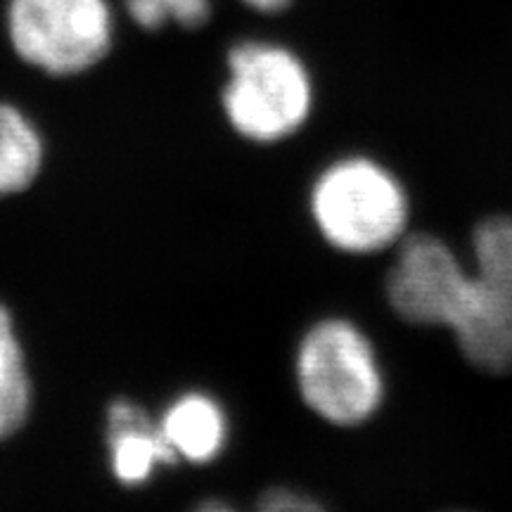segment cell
Masks as SVG:
<instances>
[{
    "instance_id": "obj_6",
    "label": "cell",
    "mask_w": 512,
    "mask_h": 512,
    "mask_svg": "<svg viewBox=\"0 0 512 512\" xmlns=\"http://www.w3.org/2000/svg\"><path fill=\"white\" fill-rule=\"evenodd\" d=\"M448 330L472 366L486 373L512 370V306L475 273Z\"/></svg>"
},
{
    "instance_id": "obj_13",
    "label": "cell",
    "mask_w": 512,
    "mask_h": 512,
    "mask_svg": "<svg viewBox=\"0 0 512 512\" xmlns=\"http://www.w3.org/2000/svg\"><path fill=\"white\" fill-rule=\"evenodd\" d=\"M256 512H328L311 496L299 494L290 489H275L261 498L256 505Z\"/></svg>"
},
{
    "instance_id": "obj_7",
    "label": "cell",
    "mask_w": 512,
    "mask_h": 512,
    "mask_svg": "<svg viewBox=\"0 0 512 512\" xmlns=\"http://www.w3.org/2000/svg\"><path fill=\"white\" fill-rule=\"evenodd\" d=\"M107 441H110L112 470L119 482L143 484L159 465L178 458L166 444L162 430L150 422L143 408L128 401H114L107 415Z\"/></svg>"
},
{
    "instance_id": "obj_9",
    "label": "cell",
    "mask_w": 512,
    "mask_h": 512,
    "mask_svg": "<svg viewBox=\"0 0 512 512\" xmlns=\"http://www.w3.org/2000/svg\"><path fill=\"white\" fill-rule=\"evenodd\" d=\"M43 159V143L34 124L17 107L0 105V197L34 181Z\"/></svg>"
},
{
    "instance_id": "obj_14",
    "label": "cell",
    "mask_w": 512,
    "mask_h": 512,
    "mask_svg": "<svg viewBox=\"0 0 512 512\" xmlns=\"http://www.w3.org/2000/svg\"><path fill=\"white\" fill-rule=\"evenodd\" d=\"M240 5H245L247 10L256 12V15H264V17H280L285 12H290L297 0H238Z\"/></svg>"
},
{
    "instance_id": "obj_5",
    "label": "cell",
    "mask_w": 512,
    "mask_h": 512,
    "mask_svg": "<svg viewBox=\"0 0 512 512\" xmlns=\"http://www.w3.org/2000/svg\"><path fill=\"white\" fill-rule=\"evenodd\" d=\"M470 283L472 273L446 242L415 235L403 242L389 271L387 299L406 323L448 330Z\"/></svg>"
},
{
    "instance_id": "obj_3",
    "label": "cell",
    "mask_w": 512,
    "mask_h": 512,
    "mask_svg": "<svg viewBox=\"0 0 512 512\" xmlns=\"http://www.w3.org/2000/svg\"><path fill=\"white\" fill-rule=\"evenodd\" d=\"M311 214L339 252L373 254L401 238L408 223L403 185L366 157L339 159L313 183Z\"/></svg>"
},
{
    "instance_id": "obj_4",
    "label": "cell",
    "mask_w": 512,
    "mask_h": 512,
    "mask_svg": "<svg viewBox=\"0 0 512 512\" xmlns=\"http://www.w3.org/2000/svg\"><path fill=\"white\" fill-rule=\"evenodd\" d=\"M5 27L24 62L72 76L110 53L114 12L107 0H8Z\"/></svg>"
},
{
    "instance_id": "obj_2",
    "label": "cell",
    "mask_w": 512,
    "mask_h": 512,
    "mask_svg": "<svg viewBox=\"0 0 512 512\" xmlns=\"http://www.w3.org/2000/svg\"><path fill=\"white\" fill-rule=\"evenodd\" d=\"M297 384L318 418L354 427L373 418L384 399V375L366 332L351 320H320L297 349Z\"/></svg>"
},
{
    "instance_id": "obj_15",
    "label": "cell",
    "mask_w": 512,
    "mask_h": 512,
    "mask_svg": "<svg viewBox=\"0 0 512 512\" xmlns=\"http://www.w3.org/2000/svg\"><path fill=\"white\" fill-rule=\"evenodd\" d=\"M195 512H238V510H233L230 505L221 503V501H207V503H202Z\"/></svg>"
},
{
    "instance_id": "obj_11",
    "label": "cell",
    "mask_w": 512,
    "mask_h": 512,
    "mask_svg": "<svg viewBox=\"0 0 512 512\" xmlns=\"http://www.w3.org/2000/svg\"><path fill=\"white\" fill-rule=\"evenodd\" d=\"M475 275L512 306V216H494L475 230Z\"/></svg>"
},
{
    "instance_id": "obj_10",
    "label": "cell",
    "mask_w": 512,
    "mask_h": 512,
    "mask_svg": "<svg viewBox=\"0 0 512 512\" xmlns=\"http://www.w3.org/2000/svg\"><path fill=\"white\" fill-rule=\"evenodd\" d=\"M31 384L24 354L8 309L0 304V439L10 437L27 420Z\"/></svg>"
},
{
    "instance_id": "obj_1",
    "label": "cell",
    "mask_w": 512,
    "mask_h": 512,
    "mask_svg": "<svg viewBox=\"0 0 512 512\" xmlns=\"http://www.w3.org/2000/svg\"><path fill=\"white\" fill-rule=\"evenodd\" d=\"M223 110L230 126L254 143L283 140L309 119L313 79L292 48L247 38L228 50Z\"/></svg>"
},
{
    "instance_id": "obj_8",
    "label": "cell",
    "mask_w": 512,
    "mask_h": 512,
    "mask_svg": "<svg viewBox=\"0 0 512 512\" xmlns=\"http://www.w3.org/2000/svg\"><path fill=\"white\" fill-rule=\"evenodd\" d=\"M159 430L176 456L190 463H209L226 446L228 420L211 396L192 392L166 408Z\"/></svg>"
},
{
    "instance_id": "obj_12",
    "label": "cell",
    "mask_w": 512,
    "mask_h": 512,
    "mask_svg": "<svg viewBox=\"0 0 512 512\" xmlns=\"http://www.w3.org/2000/svg\"><path fill=\"white\" fill-rule=\"evenodd\" d=\"M126 12L147 31H157L166 24L200 29L211 19L214 0H126Z\"/></svg>"
}]
</instances>
